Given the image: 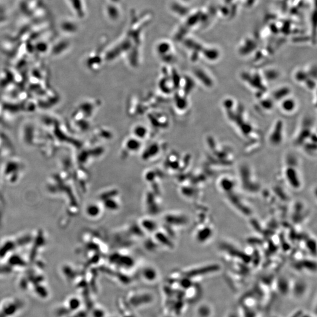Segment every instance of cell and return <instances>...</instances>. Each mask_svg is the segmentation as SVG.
Segmentation results:
<instances>
[{
	"instance_id": "1",
	"label": "cell",
	"mask_w": 317,
	"mask_h": 317,
	"mask_svg": "<svg viewBox=\"0 0 317 317\" xmlns=\"http://www.w3.org/2000/svg\"><path fill=\"white\" fill-rule=\"evenodd\" d=\"M285 178L288 184L295 189H299L301 186V182L298 173L296 170L295 168L291 166H288L285 171Z\"/></svg>"
},
{
	"instance_id": "4",
	"label": "cell",
	"mask_w": 317,
	"mask_h": 317,
	"mask_svg": "<svg viewBox=\"0 0 317 317\" xmlns=\"http://www.w3.org/2000/svg\"><path fill=\"white\" fill-rule=\"evenodd\" d=\"M290 93V90L287 88H281L274 92V96L277 100L284 99L288 95V93Z\"/></svg>"
},
{
	"instance_id": "3",
	"label": "cell",
	"mask_w": 317,
	"mask_h": 317,
	"mask_svg": "<svg viewBox=\"0 0 317 317\" xmlns=\"http://www.w3.org/2000/svg\"><path fill=\"white\" fill-rule=\"evenodd\" d=\"M296 103L295 101L291 98H285L282 99L281 103L282 109L286 112H293L296 107Z\"/></svg>"
},
{
	"instance_id": "2",
	"label": "cell",
	"mask_w": 317,
	"mask_h": 317,
	"mask_svg": "<svg viewBox=\"0 0 317 317\" xmlns=\"http://www.w3.org/2000/svg\"><path fill=\"white\" fill-rule=\"evenodd\" d=\"M282 123L278 122L274 127L273 133L271 134L270 140L271 142L274 145H278L282 142Z\"/></svg>"
}]
</instances>
